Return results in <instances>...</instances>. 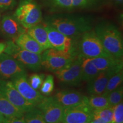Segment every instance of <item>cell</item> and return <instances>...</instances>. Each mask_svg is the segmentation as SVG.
<instances>
[{
  "mask_svg": "<svg viewBox=\"0 0 123 123\" xmlns=\"http://www.w3.org/2000/svg\"><path fill=\"white\" fill-rule=\"evenodd\" d=\"M94 31L106 51L113 57L122 59L123 38L117 27L112 23L102 22L97 25Z\"/></svg>",
  "mask_w": 123,
  "mask_h": 123,
  "instance_id": "cell-1",
  "label": "cell"
},
{
  "mask_svg": "<svg viewBox=\"0 0 123 123\" xmlns=\"http://www.w3.org/2000/svg\"><path fill=\"white\" fill-rule=\"evenodd\" d=\"M46 23L72 39L92 30L90 19L84 17H51Z\"/></svg>",
  "mask_w": 123,
  "mask_h": 123,
  "instance_id": "cell-2",
  "label": "cell"
},
{
  "mask_svg": "<svg viewBox=\"0 0 123 123\" xmlns=\"http://www.w3.org/2000/svg\"><path fill=\"white\" fill-rule=\"evenodd\" d=\"M78 38L79 39L75 49L77 54L81 57L93 58L111 56L104 49L94 30L86 31Z\"/></svg>",
  "mask_w": 123,
  "mask_h": 123,
  "instance_id": "cell-3",
  "label": "cell"
},
{
  "mask_svg": "<svg viewBox=\"0 0 123 123\" xmlns=\"http://www.w3.org/2000/svg\"><path fill=\"white\" fill-rule=\"evenodd\" d=\"M14 15L25 29L38 25L42 19L41 9L34 0H24Z\"/></svg>",
  "mask_w": 123,
  "mask_h": 123,
  "instance_id": "cell-4",
  "label": "cell"
},
{
  "mask_svg": "<svg viewBox=\"0 0 123 123\" xmlns=\"http://www.w3.org/2000/svg\"><path fill=\"white\" fill-rule=\"evenodd\" d=\"M4 52L31 70L37 71L42 68V55L21 49L13 41L6 43Z\"/></svg>",
  "mask_w": 123,
  "mask_h": 123,
  "instance_id": "cell-5",
  "label": "cell"
},
{
  "mask_svg": "<svg viewBox=\"0 0 123 123\" xmlns=\"http://www.w3.org/2000/svg\"><path fill=\"white\" fill-rule=\"evenodd\" d=\"M42 54V67L54 73L70 63L78 55L54 49L44 50Z\"/></svg>",
  "mask_w": 123,
  "mask_h": 123,
  "instance_id": "cell-6",
  "label": "cell"
},
{
  "mask_svg": "<svg viewBox=\"0 0 123 123\" xmlns=\"http://www.w3.org/2000/svg\"><path fill=\"white\" fill-rule=\"evenodd\" d=\"M81 61L82 57L77 55L70 63L55 72L58 79L66 85L75 86L80 84L83 81Z\"/></svg>",
  "mask_w": 123,
  "mask_h": 123,
  "instance_id": "cell-7",
  "label": "cell"
},
{
  "mask_svg": "<svg viewBox=\"0 0 123 123\" xmlns=\"http://www.w3.org/2000/svg\"><path fill=\"white\" fill-rule=\"evenodd\" d=\"M0 93L24 113L35 107L20 94L11 80L0 79Z\"/></svg>",
  "mask_w": 123,
  "mask_h": 123,
  "instance_id": "cell-8",
  "label": "cell"
},
{
  "mask_svg": "<svg viewBox=\"0 0 123 123\" xmlns=\"http://www.w3.org/2000/svg\"><path fill=\"white\" fill-rule=\"evenodd\" d=\"M47 32L48 39L52 49L77 54L73 39L61 33L50 25H43Z\"/></svg>",
  "mask_w": 123,
  "mask_h": 123,
  "instance_id": "cell-9",
  "label": "cell"
},
{
  "mask_svg": "<svg viewBox=\"0 0 123 123\" xmlns=\"http://www.w3.org/2000/svg\"><path fill=\"white\" fill-rule=\"evenodd\" d=\"M24 75L26 71L21 63L6 53L0 55V79L12 81Z\"/></svg>",
  "mask_w": 123,
  "mask_h": 123,
  "instance_id": "cell-10",
  "label": "cell"
},
{
  "mask_svg": "<svg viewBox=\"0 0 123 123\" xmlns=\"http://www.w3.org/2000/svg\"><path fill=\"white\" fill-rule=\"evenodd\" d=\"M35 107L41 112L46 123H55L62 121L64 108L53 96H44Z\"/></svg>",
  "mask_w": 123,
  "mask_h": 123,
  "instance_id": "cell-11",
  "label": "cell"
},
{
  "mask_svg": "<svg viewBox=\"0 0 123 123\" xmlns=\"http://www.w3.org/2000/svg\"><path fill=\"white\" fill-rule=\"evenodd\" d=\"M86 101L87 98L85 101L79 105L64 108L62 121L64 123H84L91 121L93 110Z\"/></svg>",
  "mask_w": 123,
  "mask_h": 123,
  "instance_id": "cell-12",
  "label": "cell"
},
{
  "mask_svg": "<svg viewBox=\"0 0 123 123\" xmlns=\"http://www.w3.org/2000/svg\"><path fill=\"white\" fill-rule=\"evenodd\" d=\"M12 81L20 94L35 107L44 98V95L39 91L32 88L27 79L26 75L18 76Z\"/></svg>",
  "mask_w": 123,
  "mask_h": 123,
  "instance_id": "cell-13",
  "label": "cell"
},
{
  "mask_svg": "<svg viewBox=\"0 0 123 123\" xmlns=\"http://www.w3.org/2000/svg\"><path fill=\"white\" fill-rule=\"evenodd\" d=\"M53 97L64 108L79 105L85 101L87 98L80 92L73 90L60 91Z\"/></svg>",
  "mask_w": 123,
  "mask_h": 123,
  "instance_id": "cell-14",
  "label": "cell"
},
{
  "mask_svg": "<svg viewBox=\"0 0 123 123\" xmlns=\"http://www.w3.org/2000/svg\"><path fill=\"white\" fill-rule=\"evenodd\" d=\"M1 28L2 33L7 37L14 41L21 34L25 33V29L21 25L14 15H6L3 17L1 21Z\"/></svg>",
  "mask_w": 123,
  "mask_h": 123,
  "instance_id": "cell-15",
  "label": "cell"
},
{
  "mask_svg": "<svg viewBox=\"0 0 123 123\" xmlns=\"http://www.w3.org/2000/svg\"><path fill=\"white\" fill-rule=\"evenodd\" d=\"M118 72L113 71H101L93 79L88 81L87 91L90 95H100L103 93L110 77Z\"/></svg>",
  "mask_w": 123,
  "mask_h": 123,
  "instance_id": "cell-16",
  "label": "cell"
},
{
  "mask_svg": "<svg viewBox=\"0 0 123 123\" xmlns=\"http://www.w3.org/2000/svg\"><path fill=\"white\" fill-rule=\"evenodd\" d=\"M90 59L100 72L107 71L119 72L123 70V62L122 59H118L112 56Z\"/></svg>",
  "mask_w": 123,
  "mask_h": 123,
  "instance_id": "cell-17",
  "label": "cell"
},
{
  "mask_svg": "<svg viewBox=\"0 0 123 123\" xmlns=\"http://www.w3.org/2000/svg\"><path fill=\"white\" fill-rule=\"evenodd\" d=\"M14 42L21 49L32 53L41 54L44 51L42 46L26 32L21 34Z\"/></svg>",
  "mask_w": 123,
  "mask_h": 123,
  "instance_id": "cell-18",
  "label": "cell"
},
{
  "mask_svg": "<svg viewBox=\"0 0 123 123\" xmlns=\"http://www.w3.org/2000/svg\"><path fill=\"white\" fill-rule=\"evenodd\" d=\"M26 32L42 46L44 50L52 49L49 43L47 32L43 25L39 24L37 25L34 26L27 29Z\"/></svg>",
  "mask_w": 123,
  "mask_h": 123,
  "instance_id": "cell-19",
  "label": "cell"
},
{
  "mask_svg": "<svg viewBox=\"0 0 123 123\" xmlns=\"http://www.w3.org/2000/svg\"><path fill=\"white\" fill-rule=\"evenodd\" d=\"M0 113L5 118L21 117L24 113L13 105L11 103L0 93Z\"/></svg>",
  "mask_w": 123,
  "mask_h": 123,
  "instance_id": "cell-20",
  "label": "cell"
},
{
  "mask_svg": "<svg viewBox=\"0 0 123 123\" xmlns=\"http://www.w3.org/2000/svg\"><path fill=\"white\" fill-rule=\"evenodd\" d=\"M82 80L88 81L96 77L100 73L90 58L82 57L81 61Z\"/></svg>",
  "mask_w": 123,
  "mask_h": 123,
  "instance_id": "cell-21",
  "label": "cell"
},
{
  "mask_svg": "<svg viewBox=\"0 0 123 123\" xmlns=\"http://www.w3.org/2000/svg\"><path fill=\"white\" fill-rule=\"evenodd\" d=\"M87 103L93 111L110 107L107 95L103 93L100 95H90L87 98Z\"/></svg>",
  "mask_w": 123,
  "mask_h": 123,
  "instance_id": "cell-22",
  "label": "cell"
},
{
  "mask_svg": "<svg viewBox=\"0 0 123 123\" xmlns=\"http://www.w3.org/2000/svg\"><path fill=\"white\" fill-rule=\"evenodd\" d=\"M123 80V71L122 70L110 77L108 81L103 93L105 95L108 94L110 92L115 90L117 87H119L120 86L122 85Z\"/></svg>",
  "mask_w": 123,
  "mask_h": 123,
  "instance_id": "cell-23",
  "label": "cell"
},
{
  "mask_svg": "<svg viewBox=\"0 0 123 123\" xmlns=\"http://www.w3.org/2000/svg\"><path fill=\"white\" fill-rule=\"evenodd\" d=\"M25 123H46L41 112L36 107L24 113Z\"/></svg>",
  "mask_w": 123,
  "mask_h": 123,
  "instance_id": "cell-24",
  "label": "cell"
},
{
  "mask_svg": "<svg viewBox=\"0 0 123 123\" xmlns=\"http://www.w3.org/2000/svg\"><path fill=\"white\" fill-rule=\"evenodd\" d=\"M93 116L98 117L107 123H113V107L104 108L93 111Z\"/></svg>",
  "mask_w": 123,
  "mask_h": 123,
  "instance_id": "cell-25",
  "label": "cell"
},
{
  "mask_svg": "<svg viewBox=\"0 0 123 123\" xmlns=\"http://www.w3.org/2000/svg\"><path fill=\"white\" fill-rule=\"evenodd\" d=\"M123 87L120 86L119 87L112 91L107 94V98L110 106H113L120 103L123 100Z\"/></svg>",
  "mask_w": 123,
  "mask_h": 123,
  "instance_id": "cell-26",
  "label": "cell"
},
{
  "mask_svg": "<svg viewBox=\"0 0 123 123\" xmlns=\"http://www.w3.org/2000/svg\"><path fill=\"white\" fill-rule=\"evenodd\" d=\"M54 88V81L53 75H49L44 78L43 82L40 88V92L43 95H50Z\"/></svg>",
  "mask_w": 123,
  "mask_h": 123,
  "instance_id": "cell-27",
  "label": "cell"
},
{
  "mask_svg": "<svg viewBox=\"0 0 123 123\" xmlns=\"http://www.w3.org/2000/svg\"><path fill=\"white\" fill-rule=\"evenodd\" d=\"M44 79V75L43 74H34L29 77L28 81L32 88L37 91H39L43 82Z\"/></svg>",
  "mask_w": 123,
  "mask_h": 123,
  "instance_id": "cell-28",
  "label": "cell"
},
{
  "mask_svg": "<svg viewBox=\"0 0 123 123\" xmlns=\"http://www.w3.org/2000/svg\"><path fill=\"white\" fill-rule=\"evenodd\" d=\"M113 123H123V101L113 106Z\"/></svg>",
  "mask_w": 123,
  "mask_h": 123,
  "instance_id": "cell-29",
  "label": "cell"
},
{
  "mask_svg": "<svg viewBox=\"0 0 123 123\" xmlns=\"http://www.w3.org/2000/svg\"><path fill=\"white\" fill-rule=\"evenodd\" d=\"M98 0H72L73 7H88L93 5Z\"/></svg>",
  "mask_w": 123,
  "mask_h": 123,
  "instance_id": "cell-30",
  "label": "cell"
},
{
  "mask_svg": "<svg viewBox=\"0 0 123 123\" xmlns=\"http://www.w3.org/2000/svg\"><path fill=\"white\" fill-rule=\"evenodd\" d=\"M53 5L61 8L71 9L73 7L72 0H50Z\"/></svg>",
  "mask_w": 123,
  "mask_h": 123,
  "instance_id": "cell-31",
  "label": "cell"
},
{
  "mask_svg": "<svg viewBox=\"0 0 123 123\" xmlns=\"http://www.w3.org/2000/svg\"><path fill=\"white\" fill-rule=\"evenodd\" d=\"M16 5V0H0V9L3 10L12 9Z\"/></svg>",
  "mask_w": 123,
  "mask_h": 123,
  "instance_id": "cell-32",
  "label": "cell"
},
{
  "mask_svg": "<svg viewBox=\"0 0 123 123\" xmlns=\"http://www.w3.org/2000/svg\"><path fill=\"white\" fill-rule=\"evenodd\" d=\"M4 123H25L24 116L21 117L6 118Z\"/></svg>",
  "mask_w": 123,
  "mask_h": 123,
  "instance_id": "cell-33",
  "label": "cell"
},
{
  "mask_svg": "<svg viewBox=\"0 0 123 123\" xmlns=\"http://www.w3.org/2000/svg\"><path fill=\"white\" fill-rule=\"evenodd\" d=\"M90 123H107L105 122L103 120H102L100 118L98 117L93 116V119L92 120L90 121Z\"/></svg>",
  "mask_w": 123,
  "mask_h": 123,
  "instance_id": "cell-34",
  "label": "cell"
},
{
  "mask_svg": "<svg viewBox=\"0 0 123 123\" xmlns=\"http://www.w3.org/2000/svg\"><path fill=\"white\" fill-rule=\"evenodd\" d=\"M115 5H122L123 0H108Z\"/></svg>",
  "mask_w": 123,
  "mask_h": 123,
  "instance_id": "cell-35",
  "label": "cell"
},
{
  "mask_svg": "<svg viewBox=\"0 0 123 123\" xmlns=\"http://www.w3.org/2000/svg\"><path fill=\"white\" fill-rule=\"evenodd\" d=\"M6 47V43H0V55L4 52Z\"/></svg>",
  "mask_w": 123,
  "mask_h": 123,
  "instance_id": "cell-36",
  "label": "cell"
},
{
  "mask_svg": "<svg viewBox=\"0 0 123 123\" xmlns=\"http://www.w3.org/2000/svg\"><path fill=\"white\" fill-rule=\"evenodd\" d=\"M6 118L0 113V123H4Z\"/></svg>",
  "mask_w": 123,
  "mask_h": 123,
  "instance_id": "cell-37",
  "label": "cell"
},
{
  "mask_svg": "<svg viewBox=\"0 0 123 123\" xmlns=\"http://www.w3.org/2000/svg\"><path fill=\"white\" fill-rule=\"evenodd\" d=\"M64 123L63 121H60V122H58V123Z\"/></svg>",
  "mask_w": 123,
  "mask_h": 123,
  "instance_id": "cell-38",
  "label": "cell"
},
{
  "mask_svg": "<svg viewBox=\"0 0 123 123\" xmlns=\"http://www.w3.org/2000/svg\"><path fill=\"white\" fill-rule=\"evenodd\" d=\"M90 121H87V122H86V123H90Z\"/></svg>",
  "mask_w": 123,
  "mask_h": 123,
  "instance_id": "cell-39",
  "label": "cell"
},
{
  "mask_svg": "<svg viewBox=\"0 0 123 123\" xmlns=\"http://www.w3.org/2000/svg\"><path fill=\"white\" fill-rule=\"evenodd\" d=\"M0 17H1V15H0Z\"/></svg>",
  "mask_w": 123,
  "mask_h": 123,
  "instance_id": "cell-40",
  "label": "cell"
}]
</instances>
